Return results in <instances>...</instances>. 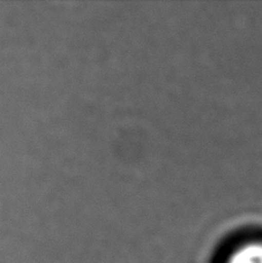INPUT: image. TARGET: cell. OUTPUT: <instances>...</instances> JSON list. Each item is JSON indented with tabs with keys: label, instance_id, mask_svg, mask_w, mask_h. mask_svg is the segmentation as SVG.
Listing matches in <instances>:
<instances>
[{
	"label": "cell",
	"instance_id": "obj_1",
	"mask_svg": "<svg viewBox=\"0 0 262 263\" xmlns=\"http://www.w3.org/2000/svg\"><path fill=\"white\" fill-rule=\"evenodd\" d=\"M224 263H262V238H246L237 243Z\"/></svg>",
	"mask_w": 262,
	"mask_h": 263
}]
</instances>
